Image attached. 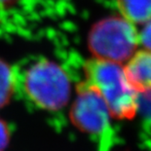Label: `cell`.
<instances>
[{
	"label": "cell",
	"instance_id": "obj_1",
	"mask_svg": "<svg viewBox=\"0 0 151 151\" xmlns=\"http://www.w3.org/2000/svg\"><path fill=\"white\" fill-rule=\"evenodd\" d=\"M86 81L101 96L111 117L132 119L139 107V94L132 88L122 63L95 59L85 65Z\"/></svg>",
	"mask_w": 151,
	"mask_h": 151
},
{
	"label": "cell",
	"instance_id": "obj_2",
	"mask_svg": "<svg viewBox=\"0 0 151 151\" xmlns=\"http://www.w3.org/2000/svg\"><path fill=\"white\" fill-rule=\"evenodd\" d=\"M110 117L106 104L95 87L87 81L79 83L70 109V120L77 129L96 139L99 151H108L113 143Z\"/></svg>",
	"mask_w": 151,
	"mask_h": 151
},
{
	"label": "cell",
	"instance_id": "obj_3",
	"mask_svg": "<svg viewBox=\"0 0 151 151\" xmlns=\"http://www.w3.org/2000/svg\"><path fill=\"white\" fill-rule=\"evenodd\" d=\"M139 45V31L123 17L99 22L89 36V47L95 58L119 63L129 60Z\"/></svg>",
	"mask_w": 151,
	"mask_h": 151
},
{
	"label": "cell",
	"instance_id": "obj_4",
	"mask_svg": "<svg viewBox=\"0 0 151 151\" xmlns=\"http://www.w3.org/2000/svg\"><path fill=\"white\" fill-rule=\"evenodd\" d=\"M25 92L37 106L58 110L67 104L70 96L68 76L51 60H38L27 69L24 77Z\"/></svg>",
	"mask_w": 151,
	"mask_h": 151
},
{
	"label": "cell",
	"instance_id": "obj_5",
	"mask_svg": "<svg viewBox=\"0 0 151 151\" xmlns=\"http://www.w3.org/2000/svg\"><path fill=\"white\" fill-rule=\"evenodd\" d=\"M129 84L137 94L151 95V51L139 50L124 66Z\"/></svg>",
	"mask_w": 151,
	"mask_h": 151
},
{
	"label": "cell",
	"instance_id": "obj_6",
	"mask_svg": "<svg viewBox=\"0 0 151 151\" xmlns=\"http://www.w3.org/2000/svg\"><path fill=\"white\" fill-rule=\"evenodd\" d=\"M122 17L132 24H145L151 20V0H117Z\"/></svg>",
	"mask_w": 151,
	"mask_h": 151
},
{
	"label": "cell",
	"instance_id": "obj_7",
	"mask_svg": "<svg viewBox=\"0 0 151 151\" xmlns=\"http://www.w3.org/2000/svg\"><path fill=\"white\" fill-rule=\"evenodd\" d=\"M14 87V72L7 63L0 60V108L10 101Z\"/></svg>",
	"mask_w": 151,
	"mask_h": 151
},
{
	"label": "cell",
	"instance_id": "obj_8",
	"mask_svg": "<svg viewBox=\"0 0 151 151\" xmlns=\"http://www.w3.org/2000/svg\"><path fill=\"white\" fill-rule=\"evenodd\" d=\"M139 41L146 50L151 51V20L145 22L142 30L139 32Z\"/></svg>",
	"mask_w": 151,
	"mask_h": 151
},
{
	"label": "cell",
	"instance_id": "obj_9",
	"mask_svg": "<svg viewBox=\"0 0 151 151\" xmlns=\"http://www.w3.org/2000/svg\"><path fill=\"white\" fill-rule=\"evenodd\" d=\"M10 140V133L7 125L0 119V151H4Z\"/></svg>",
	"mask_w": 151,
	"mask_h": 151
},
{
	"label": "cell",
	"instance_id": "obj_10",
	"mask_svg": "<svg viewBox=\"0 0 151 151\" xmlns=\"http://www.w3.org/2000/svg\"><path fill=\"white\" fill-rule=\"evenodd\" d=\"M15 0H0V5H5V4H9V3H12Z\"/></svg>",
	"mask_w": 151,
	"mask_h": 151
}]
</instances>
